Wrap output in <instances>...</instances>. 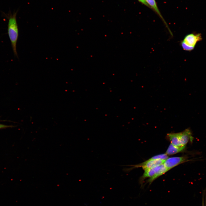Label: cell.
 <instances>
[{
	"label": "cell",
	"instance_id": "5bb4252c",
	"mask_svg": "<svg viewBox=\"0 0 206 206\" xmlns=\"http://www.w3.org/2000/svg\"><path fill=\"white\" fill-rule=\"evenodd\" d=\"M12 126L7 125L3 124H0V129L4 128H7L11 127H13Z\"/></svg>",
	"mask_w": 206,
	"mask_h": 206
},
{
	"label": "cell",
	"instance_id": "9a60e30c",
	"mask_svg": "<svg viewBox=\"0 0 206 206\" xmlns=\"http://www.w3.org/2000/svg\"><path fill=\"white\" fill-rule=\"evenodd\" d=\"M203 206H204V205H203Z\"/></svg>",
	"mask_w": 206,
	"mask_h": 206
},
{
	"label": "cell",
	"instance_id": "8fae6325",
	"mask_svg": "<svg viewBox=\"0 0 206 206\" xmlns=\"http://www.w3.org/2000/svg\"><path fill=\"white\" fill-rule=\"evenodd\" d=\"M168 158V155L166 153L159 154L153 156L149 159L151 160H164Z\"/></svg>",
	"mask_w": 206,
	"mask_h": 206
},
{
	"label": "cell",
	"instance_id": "5b68a950",
	"mask_svg": "<svg viewBox=\"0 0 206 206\" xmlns=\"http://www.w3.org/2000/svg\"><path fill=\"white\" fill-rule=\"evenodd\" d=\"M201 39L200 34H190L186 35L181 42L189 46L194 47L197 42Z\"/></svg>",
	"mask_w": 206,
	"mask_h": 206
},
{
	"label": "cell",
	"instance_id": "3957f363",
	"mask_svg": "<svg viewBox=\"0 0 206 206\" xmlns=\"http://www.w3.org/2000/svg\"><path fill=\"white\" fill-rule=\"evenodd\" d=\"M164 160H151L148 159L145 161L139 164L132 165V169L141 167L144 170L152 168L163 164Z\"/></svg>",
	"mask_w": 206,
	"mask_h": 206
},
{
	"label": "cell",
	"instance_id": "4fadbf2b",
	"mask_svg": "<svg viewBox=\"0 0 206 206\" xmlns=\"http://www.w3.org/2000/svg\"><path fill=\"white\" fill-rule=\"evenodd\" d=\"M137 0L138 1L140 2L141 3H142V4L145 5V6H147V7H148L149 8H151L150 6L145 1V0Z\"/></svg>",
	"mask_w": 206,
	"mask_h": 206
},
{
	"label": "cell",
	"instance_id": "9c48e42d",
	"mask_svg": "<svg viewBox=\"0 0 206 206\" xmlns=\"http://www.w3.org/2000/svg\"><path fill=\"white\" fill-rule=\"evenodd\" d=\"M161 165L144 170V172L141 177V180L148 177L150 178L153 176L160 169Z\"/></svg>",
	"mask_w": 206,
	"mask_h": 206
},
{
	"label": "cell",
	"instance_id": "7c38bea8",
	"mask_svg": "<svg viewBox=\"0 0 206 206\" xmlns=\"http://www.w3.org/2000/svg\"><path fill=\"white\" fill-rule=\"evenodd\" d=\"M181 45L184 50L187 51H190L192 50L194 48V47L188 45L184 43L181 42Z\"/></svg>",
	"mask_w": 206,
	"mask_h": 206
},
{
	"label": "cell",
	"instance_id": "277c9868",
	"mask_svg": "<svg viewBox=\"0 0 206 206\" xmlns=\"http://www.w3.org/2000/svg\"><path fill=\"white\" fill-rule=\"evenodd\" d=\"M179 139L182 146H185L189 141L192 142L193 137L189 129H186L183 131L179 132Z\"/></svg>",
	"mask_w": 206,
	"mask_h": 206
},
{
	"label": "cell",
	"instance_id": "ba28073f",
	"mask_svg": "<svg viewBox=\"0 0 206 206\" xmlns=\"http://www.w3.org/2000/svg\"><path fill=\"white\" fill-rule=\"evenodd\" d=\"M167 136L172 144L177 146H182L179 139V132L169 133Z\"/></svg>",
	"mask_w": 206,
	"mask_h": 206
},
{
	"label": "cell",
	"instance_id": "30bf717a",
	"mask_svg": "<svg viewBox=\"0 0 206 206\" xmlns=\"http://www.w3.org/2000/svg\"><path fill=\"white\" fill-rule=\"evenodd\" d=\"M169 170L163 164L161 165V167L159 170L153 176L149 178L148 180V182L150 184L156 179L164 174Z\"/></svg>",
	"mask_w": 206,
	"mask_h": 206
},
{
	"label": "cell",
	"instance_id": "52a82bcc",
	"mask_svg": "<svg viewBox=\"0 0 206 206\" xmlns=\"http://www.w3.org/2000/svg\"><path fill=\"white\" fill-rule=\"evenodd\" d=\"M185 147V146H177L171 143L169 146L165 153L167 155L175 154L183 151Z\"/></svg>",
	"mask_w": 206,
	"mask_h": 206
},
{
	"label": "cell",
	"instance_id": "7a4b0ae2",
	"mask_svg": "<svg viewBox=\"0 0 206 206\" xmlns=\"http://www.w3.org/2000/svg\"><path fill=\"white\" fill-rule=\"evenodd\" d=\"M188 157L186 156L174 157L168 158L163 164L169 170L183 163L188 161Z\"/></svg>",
	"mask_w": 206,
	"mask_h": 206
},
{
	"label": "cell",
	"instance_id": "6da1fadb",
	"mask_svg": "<svg viewBox=\"0 0 206 206\" xmlns=\"http://www.w3.org/2000/svg\"><path fill=\"white\" fill-rule=\"evenodd\" d=\"M7 33L14 54L18 57L16 46L19 36V30L16 13L10 15L9 17Z\"/></svg>",
	"mask_w": 206,
	"mask_h": 206
},
{
	"label": "cell",
	"instance_id": "8992f818",
	"mask_svg": "<svg viewBox=\"0 0 206 206\" xmlns=\"http://www.w3.org/2000/svg\"><path fill=\"white\" fill-rule=\"evenodd\" d=\"M147 3L150 6L151 8L152 9L156 12V13L159 15V17L161 18L163 20L164 24H165L166 27H167L168 30L170 34H172V32L170 30L169 27L167 23L164 20L163 16L161 15L158 7L156 3L155 0H145Z\"/></svg>",
	"mask_w": 206,
	"mask_h": 206
}]
</instances>
